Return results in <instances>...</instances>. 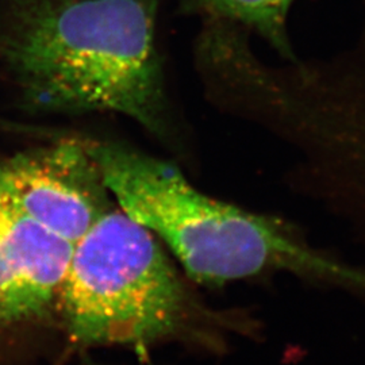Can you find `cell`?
<instances>
[{
    "label": "cell",
    "mask_w": 365,
    "mask_h": 365,
    "mask_svg": "<svg viewBox=\"0 0 365 365\" xmlns=\"http://www.w3.org/2000/svg\"><path fill=\"white\" fill-rule=\"evenodd\" d=\"M158 7L160 0H6L0 57L37 110L117 113L165 135Z\"/></svg>",
    "instance_id": "cell-1"
},
{
    "label": "cell",
    "mask_w": 365,
    "mask_h": 365,
    "mask_svg": "<svg viewBox=\"0 0 365 365\" xmlns=\"http://www.w3.org/2000/svg\"><path fill=\"white\" fill-rule=\"evenodd\" d=\"M119 209L158 235L191 279L221 286L286 272L365 298V267L318 248L295 225L210 197L158 158L88 144Z\"/></svg>",
    "instance_id": "cell-2"
},
{
    "label": "cell",
    "mask_w": 365,
    "mask_h": 365,
    "mask_svg": "<svg viewBox=\"0 0 365 365\" xmlns=\"http://www.w3.org/2000/svg\"><path fill=\"white\" fill-rule=\"evenodd\" d=\"M81 346H148L192 330L196 307L143 225L111 209L75 244L58 294Z\"/></svg>",
    "instance_id": "cell-3"
},
{
    "label": "cell",
    "mask_w": 365,
    "mask_h": 365,
    "mask_svg": "<svg viewBox=\"0 0 365 365\" xmlns=\"http://www.w3.org/2000/svg\"><path fill=\"white\" fill-rule=\"evenodd\" d=\"M0 180L19 209L73 247L113 209L88 144L66 141L13 157L0 164Z\"/></svg>",
    "instance_id": "cell-4"
},
{
    "label": "cell",
    "mask_w": 365,
    "mask_h": 365,
    "mask_svg": "<svg viewBox=\"0 0 365 365\" xmlns=\"http://www.w3.org/2000/svg\"><path fill=\"white\" fill-rule=\"evenodd\" d=\"M295 0H182V13L250 29L286 60H297L288 38L287 18Z\"/></svg>",
    "instance_id": "cell-5"
},
{
    "label": "cell",
    "mask_w": 365,
    "mask_h": 365,
    "mask_svg": "<svg viewBox=\"0 0 365 365\" xmlns=\"http://www.w3.org/2000/svg\"><path fill=\"white\" fill-rule=\"evenodd\" d=\"M18 272L0 240V321H18L46 313Z\"/></svg>",
    "instance_id": "cell-6"
},
{
    "label": "cell",
    "mask_w": 365,
    "mask_h": 365,
    "mask_svg": "<svg viewBox=\"0 0 365 365\" xmlns=\"http://www.w3.org/2000/svg\"><path fill=\"white\" fill-rule=\"evenodd\" d=\"M81 365H103V364H98V363H93V361H86V363H83Z\"/></svg>",
    "instance_id": "cell-7"
}]
</instances>
